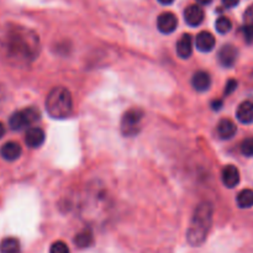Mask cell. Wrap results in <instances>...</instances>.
<instances>
[{"mask_svg": "<svg viewBox=\"0 0 253 253\" xmlns=\"http://www.w3.org/2000/svg\"><path fill=\"white\" fill-rule=\"evenodd\" d=\"M46 111L52 119L62 120L68 118L73 110V99L68 89L64 86H54L46 98Z\"/></svg>", "mask_w": 253, "mask_h": 253, "instance_id": "cell-3", "label": "cell"}, {"mask_svg": "<svg viewBox=\"0 0 253 253\" xmlns=\"http://www.w3.org/2000/svg\"><path fill=\"white\" fill-rule=\"evenodd\" d=\"M212 109H214V110H220V109H221V106H222V101L221 100H215V101H212Z\"/></svg>", "mask_w": 253, "mask_h": 253, "instance_id": "cell-26", "label": "cell"}, {"mask_svg": "<svg viewBox=\"0 0 253 253\" xmlns=\"http://www.w3.org/2000/svg\"><path fill=\"white\" fill-rule=\"evenodd\" d=\"M197 1L202 5H209L212 0H197Z\"/></svg>", "mask_w": 253, "mask_h": 253, "instance_id": "cell-30", "label": "cell"}, {"mask_svg": "<svg viewBox=\"0 0 253 253\" xmlns=\"http://www.w3.org/2000/svg\"><path fill=\"white\" fill-rule=\"evenodd\" d=\"M244 20H245V25L253 27V5H251V6L245 11Z\"/></svg>", "mask_w": 253, "mask_h": 253, "instance_id": "cell-23", "label": "cell"}, {"mask_svg": "<svg viewBox=\"0 0 253 253\" xmlns=\"http://www.w3.org/2000/svg\"><path fill=\"white\" fill-rule=\"evenodd\" d=\"M145 116L141 109H130L121 119V132L126 137H131L140 132L141 123Z\"/></svg>", "mask_w": 253, "mask_h": 253, "instance_id": "cell-5", "label": "cell"}, {"mask_svg": "<svg viewBox=\"0 0 253 253\" xmlns=\"http://www.w3.org/2000/svg\"><path fill=\"white\" fill-rule=\"evenodd\" d=\"M22 153L21 146L14 141H9V142L4 143V146L0 150V155L7 162H14V161L19 160L20 156Z\"/></svg>", "mask_w": 253, "mask_h": 253, "instance_id": "cell-10", "label": "cell"}, {"mask_svg": "<svg viewBox=\"0 0 253 253\" xmlns=\"http://www.w3.org/2000/svg\"><path fill=\"white\" fill-rule=\"evenodd\" d=\"M237 56H239V51L232 44H225L222 48L220 49L217 53V58H219L220 64L225 68H231L236 62Z\"/></svg>", "mask_w": 253, "mask_h": 253, "instance_id": "cell-7", "label": "cell"}, {"mask_svg": "<svg viewBox=\"0 0 253 253\" xmlns=\"http://www.w3.org/2000/svg\"><path fill=\"white\" fill-rule=\"evenodd\" d=\"M40 120V111L36 108H26L15 111L9 119V126L11 130L20 131L34 125Z\"/></svg>", "mask_w": 253, "mask_h": 253, "instance_id": "cell-4", "label": "cell"}, {"mask_svg": "<svg viewBox=\"0 0 253 253\" xmlns=\"http://www.w3.org/2000/svg\"><path fill=\"white\" fill-rule=\"evenodd\" d=\"M221 178H222V183H224L225 187L232 189V188H235L240 183L239 169H237V168L232 165L226 166V167L222 169Z\"/></svg>", "mask_w": 253, "mask_h": 253, "instance_id": "cell-12", "label": "cell"}, {"mask_svg": "<svg viewBox=\"0 0 253 253\" xmlns=\"http://www.w3.org/2000/svg\"><path fill=\"white\" fill-rule=\"evenodd\" d=\"M215 29H216V31L219 32V34L221 35L227 34V32L231 31L232 29L231 20L226 16L219 17V19L216 20V22H215Z\"/></svg>", "mask_w": 253, "mask_h": 253, "instance_id": "cell-20", "label": "cell"}, {"mask_svg": "<svg viewBox=\"0 0 253 253\" xmlns=\"http://www.w3.org/2000/svg\"><path fill=\"white\" fill-rule=\"evenodd\" d=\"M193 53V40L190 35H183L177 42V54L183 59H187Z\"/></svg>", "mask_w": 253, "mask_h": 253, "instance_id": "cell-15", "label": "cell"}, {"mask_svg": "<svg viewBox=\"0 0 253 253\" xmlns=\"http://www.w3.org/2000/svg\"><path fill=\"white\" fill-rule=\"evenodd\" d=\"M237 88V82L234 79H230L226 83V88H225V95H230L231 93H234Z\"/></svg>", "mask_w": 253, "mask_h": 253, "instance_id": "cell-24", "label": "cell"}, {"mask_svg": "<svg viewBox=\"0 0 253 253\" xmlns=\"http://www.w3.org/2000/svg\"><path fill=\"white\" fill-rule=\"evenodd\" d=\"M4 98H5L4 89H2V86H0V105H1V103L4 101Z\"/></svg>", "mask_w": 253, "mask_h": 253, "instance_id": "cell-27", "label": "cell"}, {"mask_svg": "<svg viewBox=\"0 0 253 253\" xmlns=\"http://www.w3.org/2000/svg\"><path fill=\"white\" fill-rule=\"evenodd\" d=\"M94 242V236H93V232L90 230L85 229L83 231H81L79 234L76 235L74 237V245L79 249H88L93 245Z\"/></svg>", "mask_w": 253, "mask_h": 253, "instance_id": "cell-17", "label": "cell"}, {"mask_svg": "<svg viewBox=\"0 0 253 253\" xmlns=\"http://www.w3.org/2000/svg\"><path fill=\"white\" fill-rule=\"evenodd\" d=\"M214 208L210 203L203 202L195 208L194 214L187 230V241L192 246H202L208 239L212 226Z\"/></svg>", "mask_w": 253, "mask_h": 253, "instance_id": "cell-2", "label": "cell"}, {"mask_svg": "<svg viewBox=\"0 0 253 253\" xmlns=\"http://www.w3.org/2000/svg\"><path fill=\"white\" fill-rule=\"evenodd\" d=\"M195 47L200 52H210L215 47V37L208 31H202L195 37Z\"/></svg>", "mask_w": 253, "mask_h": 253, "instance_id": "cell-11", "label": "cell"}, {"mask_svg": "<svg viewBox=\"0 0 253 253\" xmlns=\"http://www.w3.org/2000/svg\"><path fill=\"white\" fill-rule=\"evenodd\" d=\"M184 20L189 26H199L204 21V10L199 5H190L184 10Z\"/></svg>", "mask_w": 253, "mask_h": 253, "instance_id": "cell-8", "label": "cell"}, {"mask_svg": "<svg viewBox=\"0 0 253 253\" xmlns=\"http://www.w3.org/2000/svg\"><path fill=\"white\" fill-rule=\"evenodd\" d=\"M237 205L241 209H249L253 207V190L244 189L239 193L236 198Z\"/></svg>", "mask_w": 253, "mask_h": 253, "instance_id": "cell-19", "label": "cell"}, {"mask_svg": "<svg viewBox=\"0 0 253 253\" xmlns=\"http://www.w3.org/2000/svg\"><path fill=\"white\" fill-rule=\"evenodd\" d=\"M44 131L40 127H30L25 135V143L30 148H39L44 142Z\"/></svg>", "mask_w": 253, "mask_h": 253, "instance_id": "cell-9", "label": "cell"}, {"mask_svg": "<svg viewBox=\"0 0 253 253\" xmlns=\"http://www.w3.org/2000/svg\"><path fill=\"white\" fill-rule=\"evenodd\" d=\"M178 26V19L173 12H163L157 19V27L162 34H172Z\"/></svg>", "mask_w": 253, "mask_h": 253, "instance_id": "cell-6", "label": "cell"}, {"mask_svg": "<svg viewBox=\"0 0 253 253\" xmlns=\"http://www.w3.org/2000/svg\"><path fill=\"white\" fill-rule=\"evenodd\" d=\"M158 1H160L162 5H170L174 0H158Z\"/></svg>", "mask_w": 253, "mask_h": 253, "instance_id": "cell-29", "label": "cell"}, {"mask_svg": "<svg viewBox=\"0 0 253 253\" xmlns=\"http://www.w3.org/2000/svg\"><path fill=\"white\" fill-rule=\"evenodd\" d=\"M222 4L226 7H235L240 2V0H221Z\"/></svg>", "mask_w": 253, "mask_h": 253, "instance_id": "cell-25", "label": "cell"}, {"mask_svg": "<svg viewBox=\"0 0 253 253\" xmlns=\"http://www.w3.org/2000/svg\"><path fill=\"white\" fill-rule=\"evenodd\" d=\"M4 135H5V126L4 124L0 123V138H1Z\"/></svg>", "mask_w": 253, "mask_h": 253, "instance_id": "cell-28", "label": "cell"}, {"mask_svg": "<svg viewBox=\"0 0 253 253\" xmlns=\"http://www.w3.org/2000/svg\"><path fill=\"white\" fill-rule=\"evenodd\" d=\"M241 152L246 157H253V137L246 138L241 143Z\"/></svg>", "mask_w": 253, "mask_h": 253, "instance_id": "cell-21", "label": "cell"}, {"mask_svg": "<svg viewBox=\"0 0 253 253\" xmlns=\"http://www.w3.org/2000/svg\"><path fill=\"white\" fill-rule=\"evenodd\" d=\"M236 132V125L230 119H222L217 124V133H219L220 138H222V140H230V138L234 137Z\"/></svg>", "mask_w": 253, "mask_h": 253, "instance_id": "cell-14", "label": "cell"}, {"mask_svg": "<svg viewBox=\"0 0 253 253\" xmlns=\"http://www.w3.org/2000/svg\"><path fill=\"white\" fill-rule=\"evenodd\" d=\"M236 118L242 124H252L253 123V103L252 101H244L240 104L236 111Z\"/></svg>", "mask_w": 253, "mask_h": 253, "instance_id": "cell-16", "label": "cell"}, {"mask_svg": "<svg viewBox=\"0 0 253 253\" xmlns=\"http://www.w3.org/2000/svg\"><path fill=\"white\" fill-rule=\"evenodd\" d=\"M0 253H21V245L15 237H6L0 242Z\"/></svg>", "mask_w": 253, "mask_h": 253, "instance_id": "cell-18", "label": "cell"}, {"mask_svg": "<svg viewBox=\"0 0 253 253\" xmlns=\"http://www.w3.org/2000/svg\"><path fill=\"white\" fill-rule=\"evenodd\" d=\"M192 85L197 91H207L211 85V78L209 73L204 71H199L193 76Z\"/></svg>", "mask_w": 253, "mask_h": 253, "instance_id": "cell-13", "label": "cell"}, {"mask_svg": "<svg viewBox=\"0 0 253 253\" xmlns=\"http://www.w3.org/2000/svg\"><path fill=\"white\" fill-rule=\"evenodd\" d=\"M49 253H69V249L66 242L56 241L49 247Z\"/></svg>", "mask_w": 253, "mask_h": 253, "instance_id": "cell-22", "label": "cell"}, {"mask_svg": "<svg viewBox=\"0 0 253 253\" xmlns=\"http://www.w3.org/2000/svg\"><path fill=\"white\" fill-rule=\"evenodd\" d=\"M41 43L34 30L10 24L0 30V54L16 66H26L39 57Z\"/></svg>", "mask_w": 253, "mask_h": 253, "instance_id": "cell-1", "label": "cell"}]
</instances>
